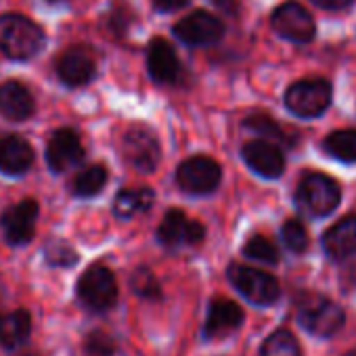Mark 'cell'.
<instances>
[{
    "label": "cell",
    "instance_id": "obj_1",
    "mask_svg": "<svg viewBox=\"0 0 356 356\" xmlns=\"http://www.w3.org/2000/svg\"><path fill=\"white\" fill-rule=\"evenodd\" d=\"M42 28L17 13L0 15V51L13 61H28L44 47Z\"/></svg>",
    "mask_w": 356,
    "mask_h": 356
},
{
    "label": "cell",
    "instance_id": "obj_2",
    "mask_svg": "<svg viewBox=\"0 0 356 356\" xmlns=\"http://www.w3.org/2000/svg\"><path fill=\"white\" fill-rule=\"evenodd\" d=\"M298 323L316 337H331L343 327V310L327 296L304 291L296 300Z\"/></svg>",
    "mask_w": 356,
    "mask_h": 356
},
{
    "label": "cell",
    "instance_id": "obj_3",
    "mask_svg": "<svg viewBox=\"0 0 356 356\" xmlns=\"http://www.w3.org/2000/svg\"><path fill=\"white\" fill-rule=\"evenodd\" d=\"M341 200L339 185L325 174H306L296 189V206L308 218L329 216Z\"/></svg>",
    "mask_w": 356,
    "mask_h": 356
},
{
    "label": "cell",
    "instance_id": "obj_4",
    "mask_svg": "<svg viewBox=\"0 0 356 356\" xmlns=\"http://www.w3.org/2000/svg\"><path fill=\"white\" fill-rule=\"evenodd\" d=\"M333 99V88L325 78H306L293 82L285 92V107L304 120L318 118L327 111Z\"/></svg>",
    "mask_w": 356,
    "mask_h": 356
},
{
    "label": "cell",
    "instance_id": "obj_5",
    "mask_svg": "<svg viewBox=\"0 0 356 356\" xmlns=\"http://www.w3.org/2000/svg\"><path fill=\"white\" fill-rule=\"evenodd\" d=\"M76 293L88 310L103 312L118 302V281L107 266L95 264L78 279Z\"/></svg>",
    "mask_w": 356,
    "mask_h": 356
},
{
    "label": "cell",
    "instance_id": "obj_6",
    "mask_svg": "<svg viewBox=\"0 0 356 356\" xmlns=\"http://www.w3.org/2000/svg\"><path fill=\"white\" fill-rule=\"evenodd\" d=\"M270 28L293 44H308L316 34L314 17L298 0H287L273 11Z\"/></svg>",
    "mask_w": 356,
    "mask_h": 356
},
{
    "label": "cell",
    "instance_id": "obj_7",
    "mask_svg": "<svg viewBox=\"0 0 356 356\" xmlns=\"http://www.w3.org/2000/svg\"><path fill=\"white\" fill-rule=\"evenodd\" d=\"M229 281L248 302L256 306H270L281 293L279 281L273 275L241 264H233L229 268Z\"/></svg>",
    "mask_w": 356,
    "mask_h": 356
},
{
    "label": "cell",
    "instance_id": "obj_8",
    "mask_svg": "<svg viewBox=\"0 0 356 356\" xmlns=\"http://www.w3.org/2000/svg\"><path fill=\"white\" fill-rule=\"evenodd\" d=\"M222 178V168L218 161L206 155H195L183 161L176 170V181L183 191L191 195H206L216 191Z\"/></svg>",
    "mask_w": 356,
    "mask_h": 356
},
{
    "label": "cell",
    "instance_id": "obj_9",
    "mask_svg": "<svg viewBox=\"0 0 356 356\" xmlns=\"http://www.w3.org/2000/svg\"><path fill=\"white\" fill-rule=\"evenodd\" d=\"M122 155L134 170L153 172L161 157L155 132L147 126H130L122 136Z\"/></svg>",
    "mask_w": 356,
    "mask_h": 356
},
{
    "label": "cell",
    "instance_id": "obj_10",
    "mask_svg": "<svg viewBox=\"0 0 356 356\" xmlns=\"http://www.w3.org/2000/svg\"><path fill=\"white\" fill-rule=\"evenodd\" d=\"M174 36L187 47H212L222 40L225 26L214 13L197 9L174 26Z\"/></svg>",
    "mask_w": 356,
    "mask_h": 356
},
{
    "label": "cell",
    "instance_id": "obj_11",
    "mask_svg": "<svg viewBox=\"0 0 356 356\" xmlns=\"http://www.w3.org/2000/svg\"><path fill=\"white\" fill-rule=\"evenodd\" d=\"M84 159V147L76 130L59 128L47 145V163L55 174H63Z\"/></svg>",
    "mask_w": 356,
    "mask_h": 356
},
{
    "label": "cell",
    "instance_id": "obj_12",
    "mask_svg": "<svg viewBox=\"0 0 356 356\" xmlns=\"http://www.w3.org/2000/svg\"><path fill=\"white\" fill-rule=\"evenodd\" d=\"M57 76L59 80L70 86V88H78L88 84L95 74H97V61L92 57V53L86 47H70L65 49L57 63H55Z\"/></svg>",
    "mask_w": 356,
    "mask_h": 356
},
{
    "label": "cell",
    "instance_id": "obj_13",
    "mask_svg": "<svg viewBox=\"0 0 356 356\" xmlns=\"http://www.w3.org/2000/svg\"><path fill=\"white\" fill-rule=\"evenodd\" d=\"M204 235H206V229L197 220L187 218L181 210H170L157 229L159 243L172 250L183 248V245H195L204 239Z\"/></svg>",
    "mask_w": 356,
    "mask_h": 356
},
{
    "label": "cell",
    "instance_id": "obj_14",
    "mask_svg": "<svg viewBox=\"0 0 356 356\" xmlns=\"http://www.w3.org/2000/svg\"><path fill=\"white\" fill-rule=\"evenodd\" d=\"M38 212L40 208L36 200H22L3 214L5 237L11 245H26L34 239Z\"/></svg>",
    "mask_w": 356,
    "mask_h": 356
},
{
    "label": "cell",
    "instance_id": "obj_15",
    "mask_svg": "<svg viewBox=\"0 0 356 356\" xmlns=\"http://www.w3.org/2000/svg\"><path fill=\"white\" fill-rule=\"evenodd\" d=\"M147 70L157 84H176L183 76V65L174 47L165 38H153L147 47Z\"/></svg>",
    "mask_w": 356,
    "mask_h": 356
},
{
    "label": "cell",
    "instance_id": "obj_16",
    "mask_svg": "<svg viewBox=\"0 0 356 356\" xmlns=\"http://www.w3.org/2000/svg\"><path fill=\"white\" fill-rule=\"evenodd\" d=\"M243 161L264 178H279L285 170V157L281 149L268 140H250L241 149Z\"/></svg>",
    "mask_w": 356,
    "mask_h": 356
},
{
    "label": "cell",
    "instance_id": "obj_17",
    "mask_svg": "<svg viewBox=\"0 0 356 356\" xmlns=\"http://www.w3.org/2000/svg\"><path fill=\"white\" fill-rule=\"evenodd\" d=\"M36 103L28 86L17 80L0 84V113L11 122H26L34 115Z\"/></svg>",
    "mask_w": 356,
    "mask_h": 356
},
{
    "label": "cell",
    "instance_id": "obj_18",
    "mask_svg": "<svg viewBox=\"0 0 356 356\" xmlns=\"http://www.w3.org/2000/svg\"><path fill=\"white\" fill-rule=\"evenodd\" d=\"M34 163L32 145L19 134H7L0 138V172L9 176L26 174Z\"/></svg>",
    "mask_w": 356,
    "mask_h": 356
},
{
    "label": "cell",
    "instance_id": "obj_19",
    "mask_svg": "<svg viewBox=\"0 0 356 356\" xmlns=\"http://www.w3.org/2000/svg\"><path fill=\"white\" fill-rule=\"evenodd\" d=\"M243 323V310L239 304L231 302V300H214L208 308V316H206V325H204V335L208 339L214 337H225L229 333H233L235 329H239Z\"/></svg>",
    "mask_w": 356,
    "mask_h": 356
},
{
    "label": "cell",
    "instance_id": "obj_20",
    "mask_svg": "<svg viewBox=\"0 0 356 356\" xmlns=\"http://www.w3.org/2000/svg\"><path fill=\"white\" fill-rule=\"evenodd\" d=\"M323 248L331 260H348L356 256V216H346L333 225L323 237Z\"/></svg>",
    "mask_w": 356,
    "mask_h": 356
},
{
    "label": "cell",
    "instance_id": "obj_21",
    "mask_svg": "<svg viewBox=\"0 0 356 356\" xmlns=\"http://www.w3.org/2000/svg\"><path fill=\"white\" fill-rule=\"evenodd\" d=\"M32 333V316L28 310L0 314V348L13 350L28 341Z\"/></svg>",
    "mask_w": 356,
    "mask_h": 356
},
{
    "label": "cell",
    "instance_id": "obj_22",
    "mask_svg": "<svg viewBox=\"0 0 356 356\" xmlns=\"http://www.w3.org/2000/svg\"><path fill=\"white\" fill-rule=\"evenodd\" d=\"M153 191L147 189V187H140V189H124L115 195V202H113V214L122 220H128L136 214H143L147 212L151 206H153Z\"/></svg>",
    "mask_w": 356,
    "mask_h": 356
},
{
    "label": "cell",
    "instance_id": "obj_23",
    "mask_svg": "<svg viewBox=\"0 0 356 356\" xmlns=\"http://www.w3.org/2000/svg\"><path fill=\"white\" fill-rule=\"evenodd\" d=\"M323 149L337 161L356 163V130H335L323 140Z\"/></svg>",
    "mask_w": 356,
    "mask_h": 356
},
{
    "label": "cell",
    "instance_id": "obj_24",
    "mask_svg": "<svg viewBox=\"0 0 356 356\" xmlns=\"http://www.w3.org/2000/svg\"><path fill=\"white\" fill-rule=\"evenodd\" d=\"M107 183V170L105 165H88L74 178V195L78 197H95L103 191Z\"/></svg>",
    "mask_w": 356,
    "mask_h": 356
},
{
    "label": "cell",
    "instance_id": "obj_25",
    "mask_svg": "<svg viewBox=\"0 0 356 356\" xmlns=\"http://www.w3.org/2000/svg\"><path fill=\"white\" fill-rule=\"evenodd\" d=\"M262 356H302L298 339L287 329H277L270 333L260 350Z\"/></svg>",
    "mask_w": 356,
    "mask_h": 356
},
{
    "label": "cell",
    "instance_id": "obj_26",
    "mask_svg": "<svg viewBox=\"0 0 356 356\" xmlns=\"http://www.w3.org/2000/svg\"><path fill=\"white\" fill-rule=\"evenodd\" d=\"M44 258L51 266H61V268H70L78 262L76 250L61 239H51L44 245Z\"/></svg>",
    "mask_w": 356,
    "mask_h": 356
},
{
    "label": "cell",
    "instance_id": "obj_27",
    "mask_svg": "<svg viewBox=\"0 0 356 356\" xmlns=\"http://www.w3.org/2000/svg\"><path fill=\"white\" fill-rule=\"evenodd\" d=\"M243 254L252 260L258 262H266V264H275L279 260V250L273 241H268L262 235H254L250 237V241L243 245Z\"/></svg>",
    "mask_w": 356,
    "mask_h": 356
},
{
    "label": "cell",
    "instance_id": "obj_28",
    "mask_svg": "<svg viewBox=\"0 0 356 356\" xmlns=\"http://www.w3.org/2000/svg\"><path fill=\"white\" fill-rule=\"evenodd\" d=\"M84 352H86V356H120L115 339L103 331H92L86 337Z\"/></svg>",
    "mask_w": 356,
    "mask_h": 356
},
{
    "label": "cell",
    "instance_id": "obj_29",
    "mask_svg": "<svg viewBox=\"0 0 356 356\" xmlns=\"http://www.w3.org/2000/svg\"><path fill=\"white\" fill-rule=\"evenodd\" d=\"M281 237L287 250H291L293 254H302L308 248V233L300 220H287L281 229Z\"/></svg>",
    "mask_w": 356,
    "mask_h": 356
},
{
    "label": "cell",
    "instance_id": "obj_30",
    "mask_svg": "<svg viewBox=\"0 0 356 356\" xmlns=\"http://www.w3.org/2000/svg\"><path fill=\"white\" fill-rule=\"evenodd\" d=\"M132 289L143 296V298H153L159 293V287H157V281L153 277V273H149L147 268H138L134 275H132Z\"/></svg>",
    "mask_w": 356,
    "mask_h": 356
},
{
    "label": "cell",
    "instance_id": "obj_31",
    "mask_svg": "<svg viewBox=\"0 0 356 356\" xmlns=\"http://www.w3.org/2000/svg\"><path fill=\"white\" fill-rule=\"evenodd\" d=\"M245 128L258 132V134H264V136H273V138H283L279 126L275 124V120L266 118V115H250L245 120Z\"/></svg>",
    "mask_w": 356,
    "mask_h": 356
},
{
    "label": "cell",
    "instance_id": "obj_32",
    "mask_svg": "<svg viewBox=\"0 0 356 356\" xmlns=\"http://www.w3.org/2000/svg\"><path fill=\"white\" fill-rule=\"evenodd\" d=\"M151 5L159 13H174V11L185 9L189 5V0H151Z\"/></svg>",
    "mask_w": 356,
    "mask_h": 356
},
{
    "label": "cell",
    "instance_id": "obj_33",
    "mask_svg": "<svg viewBox=\"0 0 356 356\" xmlns=\"http://www.w3.org/2000/svg\"><path fill=\"white\" fill-rule=\"evenodd\" d=\"M310 3H314L316 7H321L325 11H343L354 3V0H310Z\"/></svg>",
    "mask_w": 356,
    "mask_h": 356
},
{
    "label": "cell",
    "instance_id": "obj_34",
    "mask_svg": "<svg viewBox=\"0 0 356 356\" xmlns=\"http://www.w3.org/2000/svg\"><path fill=\"white\" fill-rule=\"evenodd\" d=\"M212 3H214L220 11H225V13H229V15H235L237 9H239V0H212Z\"/></svg>",
    "mask_w": 356,
    "mask_h": 356
},
{
    "label": "cell",
    "instance_id": "obj_35",
    "mask_svg": "<svg viewBox=\"0 0 356 356\" xmlns=\"http://www.w3.org/2000/svg\"><path fill=\"white\" fill-rule=\"evenodd\" d=\"M22 356H36V354H34V352H24Z\"/></svg>",
    "mask_w": 356,
    "mask_h": 356
},
{
    "label": "cell",
    "instance_id": "obj_36",
    "mask_svg": "<svg viewBox=\"0 0 356 356\" xmlns=\"http://www.w3.org/2000/svg\"><path fill=\"white\" fill-rule=\"evenodd\" d=\"M346 356H356V350H354V352H348Z\"/></svg>",
    "mask_w": 356,
    "mask_h": 356
}]
</instances>
